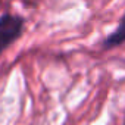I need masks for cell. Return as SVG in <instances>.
Wrapping results in <instances>:
<instances>
[{
  "instance_id": "6da1fadb",
  "label": "cell",
  "mask_w": 125,
  "mask_h": 125,
  "mask_svg": "<svg viewBox=\"0 0 125 125\" xmlns=\"http://www.w3.org/2000/svg\"><path fill=\"white\" fill-rule=\"evenodd\" d=\"M25 21L19 15L3 13L0 16V53L13 44L24 32Z\"/></svg>"
},
{
  "instance_id": "7a4b0ae2",
  "label": "cell",
  "mask_w": 125,
  "mask_h": 125,
  "mask_svg": "<svg viewBox=\"0 0 125 125\" xmlns=\"http://www.w3.org/2000/svg\"><path fill=\"white\" fill-rule=\"evenodd\" d=\"M125 43V15L122 16V19L119 21L118 27L115 28V31H112L103 41L102 49L103 50H109V49H115L121 44Z\"/></svg>"
}]
</instances>
